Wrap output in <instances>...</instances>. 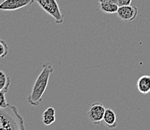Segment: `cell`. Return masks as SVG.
<instances>
[{"label":"cell","mask_w":150,"mask_h":130,"mask_svg":"<svg viewBox=\"0 0 150 130\" xmlns=\"http://www.w3.org/2000/svg\"><path fill=\"white\" fill-rule=\"evenodd\" d=\"M53 72L54 68L50 62H45L42 71L35 80L31 94L28 97V102L30 105L34 107L40 105L43 100V94L48 85L50 77Z\"/></svg>","instance_id":"obj_1"},{"label":"cell","mask_w":150,"mask_h":130,"mask_svg":"<svg viewBox=\"0 0 150 130\" xmlns=\"http://www.w3.org/2000/svg\"><path fill=\"white\" fill-rule=\"evenodd\" d=\"M1 130H25V122L14 105L0 108Z\"/></svg>","instance_id":"obj_2"},{"label":"cell","mask_w":150,"mask_h":130,"mask_svg":"<svg viewBox=\"0 0 150 130\" xmlns=\"http://www.w3.org/2000/svg\"><path fill=\"white\" fill-rule=\"evenodd\" d=\"M39 6L46 12L47 14L50 15L54 20L57 24H61L64 22V14L60 10L56 0H34Z\"/></svg>","instance_id":"obj_3"},{"label":"cell","mask_w":150,"mask_h":130,"mask_svg":"<svg viewBox=\"0 0 150 130\" xmlns=\"http://www.w3.org/2000/svg\"><path fill=\"white\" fill-rule=\"evenodd\" d=\"M105 110L106 109L103 104L93 102L88 112V119L94 125H99L101 122L103 121Z\"/></svg>","instance_id":"obj_4"},{"label":"cell","mask_w":150,"mask_h":130,"mask_svg":"<svg viewBox=\"0 0 150 130\" xmlns=\"http://www.w3.org/2000/svg\"><path fill=\"white\" fill-rule=\"evenodd\" d=\"M138 14V9L133 5L120 6L117 12V17L123 22H132L135 20Z\"/></svg>","instance_id":"obj_5"},{"label":"cell","mask_w":150,"mask_h":130,"mask_svg":"<svg viewBox=\"0 0 150 130\" xmlns=\"http://www.w3.org/2000/svg\"><path fill=\"white\" fill-rule=\"evenodd\" d=\"M34 2V0H3L0 4V10L16 11L31 5Z\"/></svg>","instance_id":"obj_6"},{"label":"cell","mask_w":150,"mask_h":130,"mask_svg":"<svg viewBox=\"0 0 150 130\" xmlns=\"http://www.w3.org/2000/svg\"><path fill=\"white\" fill-rule=\"evenodd\" d=\"M103 122L109 129H114L118 126L117 115L114 110L111 109H106L103 117Z\"/></svg>","instance_id":"obj_7"},{"label":"cell","mask_w":150,"mask_h":130,"mask_svg":"<svg viewBox=\"0 0 150 130\" xmlns=\"http://www.w3.org/2000/svg\"><path fill=\"white\" fill-rule=\"evenodd\" d=\"M137 88L140 94H147L150 92V76L144 75L137 82Z\"/></svg>","instance_id":"obj_8"},{"label":"cell","mask_w":150,"mask_h":130,"mask_svg":"<svg viewBox=\"0 0 150 130\" xmlns=\"http://www.w3.org/2000/svg\"><path fill=\"white\" fill-rule=\"evenodd\" d=\"M55 109L53 107L47 108L42 115L43 124L46 126H50L55 121Z\"/></svg>","instance_id":"obj_9"},{"label":"cell","mask_w":150,"mask_h":130,"mask_svg":"<svg viewBox=\"0 0 150 130\" xmlns=\"http://www.w3.org/2000/svg\"><path fill=\"white\" fill-rule=\"evenodd\" d=\"M11 85V79L3 71H0V93L8 92Z\"/></svg>","instance_id":"obj_10"},{"label":"cell","mask_w":150,"mask_h":130,"mask_svg":"<svg viewBox=\"0 0 150 130\" xmlns=\"http://www.w3.org/2000/svg\"><path fill=\"white\" fill-rule=\"evenodd\" d=\"M99 5L100 10L105 13H117L120 7L116 3H101Z\"/></svg>","instance_id":"obj_11"},{"label":"cell","mask_w":150,"mask_h":130,"mask_svg":"<svg viewBox=\"0 0 150 130\" xmlns=\"http://www.w3.org/2000/svg\"><path fill=\"white\" fill-rule=\"evenodd\" d=\"M8 46L3 40L0 41V56L1 58H5L8 54Z\"/></svg>","instance_id":"obj_12"},{"label":"cell","mask_w":150,"mask_h":130,"mask_svg":"<svg viewBox=\"0 0 150 130\" xmlns=\"http://www.w3.org/2000/svg\"><path fill=\"white\" fill-rule=\"evenodd\" d=\"M0 97H1V102H0V107L5 108L10 103H8L6 100V94L5 93H0Z\"/></svg>","instance_id":"obj_13"},{"label":"cell","mask_w":150,"mask_h":130,"mask_svg":"<svg viewBox=\"0 0 150 130\" xmlns=\"http://www.w3.org/2000/svg\"><path fill=\"white\" fill-rule=\"evenodd\" d=\"M132 0H118V5L119 6H123V5H129L132 3Z\"/></svg>","instance_id":"obj_14"},{"label":"cell","mask_w":150,"mask_h":130,"mask_svg":"<svg viewBox=\"0 0 150 130\" xmlns=\"http://www.w3.org/2000/svg\"><path fill=\"white\" fill-rule=\"evenodd\" d=\"M99 4L101 3H116L118 4V0H97Z\"/></svg>","instance_id":"obj_15"}]
</instances>
